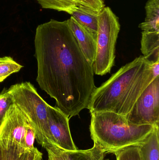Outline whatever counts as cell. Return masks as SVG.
Returning <instances> with one entry per match:
<instances>
[{"label": "cell", "mask_w": 159, "mask_h": 160, "mask_svg": "<svg viewBox=\"0 0 159 160\" xmlns=\"http://www.w3.org/2000/svg\"><path fill=\"white\" fill-rule=\"evenodd\" d=\"M69 119L66 115L57 107L49 105L48 124L52 144L64 151L77 149L71 135Z\"/></svg>", "instance_id": "cell-7"}, {"label": "cell", "mask_w": 159, "mask_h": 160, "mask_svg": "<svg viewBox=\"0 0 159 160\" xmlns=\"http://www.w3.org/2000/svg\"><path fill=\"white\" fill-rule=\"evenodd\" d=\"M27 122L23 112L16 104H13L0 127V140L11 141L24 149V137Z\"/></svg>", "instance_id": "cell-8"}, {"label": "cell", "mask_w": 159, "mask_h": 160, "mask_svg": "<svg viewBox=\"0 0 159 160\" xmlns=\"http://www.w3.org/2000/svg\"><path fill=\"white\" fill-rule=\"evenodd\" d=\"M105 0H36L42 8L62 11L69 14L77 7L100 14L105 7Z\"/></svg>", "instance_id": "cell-9"}, {"label": "cell", "mask_w": 159, "mask_h": 160, "mask_svg": "<svg viewBox=\"0 0 159 160\" xmlns=\"http://www.w3.org/2000/svg\"><path fill=\"white\" fill-rule=\"evenodd\" d=\"M68 23L86 59L93 65L97 49V34L91 32L74 18L68 19Z\"/></svg>", "instance_id": "cell-10"}, {"label": "cell", "mask_w": 159, "mask_h": 160, "mask_svg": "<svg viewBox=\"0 0 159 160\" xmlns=\"http://www.w3.org/2000/svg\"><path fill=\"white\" fill-rule=\"evenodd\" d=\"M43 154L35 147L32 150L25 152L23 160H42Z\"/></svg>", "instance_id": "cell-22"}, {"label": "cell", "mask_w": 159, "mask_h": 160, "mask_svg": "<svg viewBox=\"0 0 159 160\" xmlns=\"http://www.w3.org/2000/svg\"><path fill=\"white\" fill-rule=\"evenodd\" d=\"M145 9V19L139 28L143 32H159V0H148Z\"/></svg>", "instance_id": "cell-12"}, {"label": "cell", "mask_w": 159, "mask_h": 160, "mask_svg": "<svg viewBox=\"0 0 159 160\" xmlns=\"http://www.w3.org/2000/svg\"><path fill=\"white\" fill-rule=\"evenodd\" d=\"M69 14L92 32L97 34L99 14L79 8H73Z\"/></svg>", "instance_id": "cell-14"}, {"label": "cell", "mask_w": 159, "mask_h": 160, "mask_svg": "<svg viewBox=\"0 0 159 160\" xmlns=\"http://www.w3.org/2000/svg\"><path fill=\"white\" fill-rule=\"evenodd\" d=\"M28 120V119H27ZM35 139V131L32 126L28 120L24 137L23 148L26 151H30L34 148V143Z\"/></svg>", "instance_id": "cell-20"}, {"label": "cell", "mask_w": 159, "mask_h": 160, "mask_svg": "<svg viewBox=\"0 0 159 160\" xmlns=\"http://www.w3.org/2000/svg\"><path fill=\"white\" fill-rule=\"evenodd\" d=\"M14 104L12 94L8 89L4 88L0 93V127L10 107Z\"/></svg>", "instance_id": "cell-18"}, {"label": "cell", "mask_w": 159, "mask_h": 160, "mask_svg": "<svg viewBox=\"0 0 159 160\" xmlns=\"http://www.w3.org/2000/svg\"><path fill=\"white\" fill-rule=\"evenodd\" d=\"M155 78L152 64L141 55L96 88L87 109L90 112H110L126 116Z\"/></svg>", "instance_id": "cell-2"}, {"label": "cell", "mask_w": 159, "mask_h": 160, "mask_svg": "<svg viewBox=\"0 0 159 160\" xmlns=\"http://www.w3.org/2000/svg\"><path fill=\"white\" fill-rule=\"evenodd\" d=\"M116 160H142L139 145L127 147L114 152Z\"/></svg>", "instance_id": "cell-19"}, {"label": "cell", "mask_w": 159, "mask_h": 160, "mask_svg": "<svg viewBox=\"0 0 159 160\" xmlns=\"http://www.w3.org/2000/svg\"><path fill=\"white\" fill-rule=\"evenodd\" d=\"M2 160H23L26 152L16 144L7 140H0Z\"/></svg>", "instance_id": "cell-16"}, {"label": "cell", "mask_w": 159, "mask_h": 160, "mask_svg": "<svg viewBox=\"0 0 159 160\" xmlns=\"http://www.w3.org/2000/svg\"><path fill=\"white\" fill-rule=\"evenodd\" d=\"M36 81L69 118L87 109L96 89L93 65L87 60L68 20L37 26L35 38Z\"/></svg>", "instance_id": "cell-1"}, {"label": "cell", "mask_w": 159, "mask_h": 160, "mask_svg": "<svg viewBox=\"0 0 159 160\" xmlns=\"http://www.w3.org/2000/svg\"><path fill=\"white\" fill-rule=\"evenodd\" d=\"M137 125H159V76L151 82L125 116Z\"/></svg>", "instance_id": "cell-6"}, {"label": "cell", "mask_w": 159, "mask_h": 160, "mask_svg": "<svg viewBox=\"0 0 159 160\" xmlns=\"http://www.w3.org/2000/svg\"><path fill=\"white\" fill-rule=\"evenodd\" d=\"M48 156V160H66L63 154V150L51 143L46 144L44 146Z\"/></svg>", "instance_id": "cell-21"}, {"label": "cell", "mask_w": 159, "mask_h": 160, "mask_svg": "<svg viewBox=\"0 0 159 160\" xmlns=\"http://www.w3.org/2000/svg\"><path fill=\"white\" fill-rule=\"evenodd\" d=\"M91 137L105 153L143 142L156 126L130 123L124 116L113 112H90Z\"/></svg>", "instance_id": "cell-3"}, {"label": "cell", "mask_w": 159, "mask_h": 160, "mask_svg": "<svg viewBox=\"0 0 159 160\" xmlns=\"http://www.w3.org/2000/svg\"><path fill=\"white\" fill-rule=\"evenodd\" d=\"M63 152L66 160H109L105 159L106 153L95 144L92 148L87 150H63Z\"/></svg>", "instance_id": "cell-15"}, {"label": "cell", "mask_w": 159, "mask_h": 160, "mask_svg": "<svg viewBox=\"0 0 159 160\" xmlns=\"http://www.w3.org/2000/svg\"><path fill=\"white\" fill-rule=\"evenodd\" d=\"M141 51L151 64L159 62V32H142Z\"/></svg>", "instance_id": "cell-11"}, {"label": "cell", "mask_w": 159, "mask_h": 160, "mask_svg": "<svg viewBox=\"0 0 159 160\" xmlns=\"http://www.w3.org/2000/svg\"><path fill=\"white\" fill-rule=\"evenodd\" d=\"M0 160H2V148L0 143Z\"/></svg>", "instance_id": "cell-24"}, {"label": "cell", "mask_w": 159, "mask_h": 160, "mask_svg": "<svg viewBox=\"0 0 159 160\" xmlns=\"http://www.w3.org/2000/svg\"><path fill=\"white\" fill-rule=\"evenodd\" d=\"M152 69L153 75L155 78L159 76V62L152 64Z\"/></svg>", "instance_id": "cell-23"}, {"label": "cell", "mask_w": 159, "mask_h": 160, "mask_svg": "<svg viewBox=\"0 0 159 160\" xmlns=\"http://www.w3.org/2000/svg\"><path fill=\"white\" fill-rule=\"evenodd\" d=\"M9 89L14 104L23 112L33 128L37 143L43 147L49 143H52L48 124L49 104L30 82L16 84Z\"/></svg>", "instance_id": "cell-4"}, {"label": "cell", "mask_w": 159, "mask_h": 160, "mask_svg": "<svg viewBox=\"0 0 159 160\" xmlns=\"http://www.w3.org/2000/svg\"><path fill=\"white\" fill-rule=\"evenodd\" d=\"M23 67L9 56L0 57V82L12 74L18 72Z\"/></svg>", "instance_id": "cell-17"}, {"label": "cell", "mask_w": 159, "mask_h": 160, "mask_svg": "<svg viewBox=\"0 0 159 160\" xmlns=\"http://www.w3.org/2000/svg\"><path fill=\"white\" fill-rule=\"evenodd\" d=\"M120 29L118 17L109 7L99 14L97 49L93 64L94 74L103 76L111 72L115 65V48Z\"/></svg>", "instance_id": "cell-5"}, {"label": "cell", "mask_w": 159, "mask_h": 160, "mask_svg": "<svg viewBox=\"0 0 159 160\" xmlns=\"http://www.w3.org/2000/svg\"><path fill=\"white\" fill-rule=\"evenodd\" d=\"M159 126H156L145 141L139 145L142 160H159Z\"/></svg>", "instance_id": "cell-13"}]
</instances>
